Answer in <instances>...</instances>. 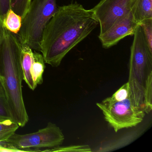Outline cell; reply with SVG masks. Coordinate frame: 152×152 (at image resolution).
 Instances as JSON below:
<instances>
[{
    "instance_id": "12",
    "label": "cell",
    "mask_w": 152,
    "mask_h": 152,
    "mask_svg": "<svg viewBox=\"0 0 152 152\" xmlns=\"http://www.w3.org/2000/svg\"><path fill=\"white\" fill-rule=\"evenodd\" d=\"M19 127L18 124L13 120H0V142L8 139Z\"/></svg>"
},
{
    "instance_id": "13",
    "label": "cell",
    "mask_w": 152,
    "mask_h": 152,
    "mask_svg": "<svg viewBox=\"0 0 152 152\" xmlns=\"http://www.w3.org/2000/svg\"><path fill=\"white\" fill-rule=\"evenodd\" d=\"M7 119L13 120L6 90L0 80V120Z\"/></svg>"
},
{
    "instance_id": "4",
    "label": "cell",
    "mask_w": 152,
    "mask_h": 152,
    "mask_svg": "<svg viewBox=\"0 0 152 152\" xmlns=\"http://www.w3.org/2000/svg\"><path fill=\"white\" fill-rule=\"evenodd\" d=\"M58 9L56 0H32L17 34L21 44L40 51L44 29Z\"/></svg>"
},
{
    "instance_id": "16",
    "label": "cell",
    "mask_w": 152,
    "mask_h": 152,
    "mask_svg": "<svg viewBox=\"0 0 152 152\" xmlns=\"http://www.w3.org/2000/svg\"><path fill=\"white\" fill-rule=\"evenodd\" d=\"M129 96V89L128 82L123 85L111 96L107 98L113 101H121L128 98Z\"/></svg>"
},
{
    "instance_id": "2",
    "label": "cell",
    "mask_w": 152,
    "mask_h": 152,
    "mask_svg": "<svg viewBox=\"0 0 152 152\" xmlns=\"http://www.w3.org/2000/svg\"><path fill=\"white\" fill-rule=\"evenodd\" d=\"M21 43L17 35L5 29L0 44V80L5 88L12 119L23 127L29 121L23 97Z\"/></svg>"
},
{
    "instance_id": "10",
    "label": "cell",
    "mask_w": 152,
    "mask_h": 152,
    "mask_svg": "<svg viewBox=\"0 0 152 152\" xmlns=\"http://www.w3.org/2000/svg\"><path fill=\"white\" fill-rule=\"evenodd\" d=\"M132 13L139 25L144 20L152 19V0H138Z\"/></svg>"
},
{
    "instance_id": "8",
    "label": "cell",
    "mask_w": 152,
    "mask_h": 152,
    "mask_svg": "<svg viewBox=\"0 0 152 152\" xmlns=\"http://www.w3.org/2000/svg\"><path fill=\"white\" fill-rule=\"evenodd\" d=\"M21 63L23 80L31 90H34L43 81L46 66L43 56L33 51L27 45L21 44Z\"/></svg>"
},
{
    "instance_id": "1",
    "label": "cell",
    "mask_w": 152,
    "mask_h": 152,
    "mask_svg": "<svg viewBox=\"0 0 152 152\" xmlns=\"http://www.w3.org/2000/svg\"><path fill=\"white\" fill-rule=\"evenodd\" d=\"M98 24L91 10L77 2L58 7L42 34L40 52L45 63L58 67L67 53Z\"/></svg>"
},
{
    "instance_id": "11",
    "label": "cell",
    "mask_w": 152,
    "mask_h": 152,
    "mask_svg": "<svg viewBox=\"0 0 152 152\" xmlns=\"http://www.w3.org/2000/svg\"><path fill=\"white\" fill-rule=\"evenodd\" d=\"M3 26L6 30L17 35L22 24V17L10 8L2 20Z\"/></svg>"
},
{
    "instance_id": "9",
    "label": "cell",
    "mask_w": 152,
    "mask_h": 152,
    "mask_svg": "<svg viewBox=\"0 0 152 152\" xmlns=\"http://www.w3.org/2000/svg\"><path fill=\"white\" fill-rule=\"evenodd\" d=\"M133 18L132 13L115 24L107 31L99 34L102 47L108 49L118 43L120 41L129 35H134L136 29L139 26Z\"/></svg>"
},
{
    "instance_id": "3",
    "label": "cell",
    "mask_w": 152,
    "mask_h": 152,
    "mask_svg": "<svg viewBox=\"0 0 152 152\" xmlns=\"http://www.w3.org/2000/svg\"><path fill=\"white\" fill-rule=\"evenodd\" d=\"M131 47L128 83L134 105L149 114L152 110V51L140 25Z\"/></svg>"
},
{
    "instance_id": "6",
    "label": "cell",
    "mask_w": 152,
    "mask_h": 152,
    "mask_svg": "<svg viewBox=\"0 0 152 152\" xmlns=\"http://www.w3.org/2000/svg\"><path fill=\"white\" fill-rule=\"evenodd\" d=\"M96 105L102 112L105 121L115 132L136 127L142 122L145 113L134 105L129 96L121 101H113L105 98Z\"/></svg>"
},
{
    "instance_id": "19",
    "label": "cell",
    "mask_w": 152,
    "mask_h": 152,
    "mask_svg": "<svg viewBox=\"0 0 152 152\" xmlns=\"http://www.w3.org/2000/svg\"><path fill=\"white\" fill-rule=\"evenodd\" d=\"M5 28L3 25L2 19L0 16V44L3 41L5 35Z\"/></svg>"
},
{
    "instance_id": "15",
    "label": "cell",
    "mask_w": 152,
    "mask_h": 152,
    "mask_svg": "<svg viewBox=\"0 0 152 152\" xmlns=\"http://www.w3.org/2000/svg\"><path fill=\"white\" fill-rule=\"evenodd\" d=\"M32 0H11V8L22 18L26 14Z\"/></svg>"
},
{
    "instance_id": "5",
    "label": "cell",
    "mask_w": 152,
    "mask_h": 152,
    "mask_svg": "<svg viewBox=\"0 0 152 152\" xmlns=\"http://www.w3.org/2000/svg\"><path fill=\"white\" fill-rule=\"evenodd\" d=\"M64 135L55 124L49 122L45 128L36 132L25 134L15 133L8 139L2 142L7 147L19 152H39L61 146Z\"/></svg>"
},
{
    "instance_id": "7",
    "label": "cell",
    "mask_w": 152,
    "mask_h": 152,
    "mask_svg": "<svg viewBox=\"0 0 152 152\" xmlns=\"http://www.w3.org/2000/svg\"><path fill=\"white\" fill-rule=\"evenodd\" d=\"M138 0H101L92 9L100 26V33L107 31L118 21L132 12Z\"/></svg>"
},
{
    "instance_id": "18",
    "label": "cell",
    "mask_w": 152,
    "mask_h": 152,
    "mask_svg": "<svg viewBox=\"0 0 152 152\" xmlns=\"http://www.w3.org/2000/svg\"><path fill=\"white\" fill-rule=\"evenodd\" d=\"M11 8V0H0V16L2 20Z\"/></svg>"
},
{
    "instance_id": "14",
    "label": "cell",
    "mask_w": 152,
    "mask_h": 152,
    "mask_svg": "<svg viewBox=\"0 0 152 152\" xmlns=\"http://www.w3.org/2000/svg\"><path fill=\"white\" fill-rule=\"evenodd\" d=\"M91 149L88 145H73L59 146L45 150L44 152H91Z\"/></svg>"
},
{
    "instance_id": "17",
    "label": "cell",
    "mask_w": 152,
    "mask_h": 152,
    "mask_svg": "<svg viewBox=\"0 0 152 152\" xmlns=\"http://www.w3.org/2000/svg\"><path fill=\"white\" fill-rule=\"evenodd\" d=\"M140 25L143 30L148 48L152 51V19L144 20L140 24Z\"/></svg>"
}]
</instances>
